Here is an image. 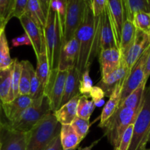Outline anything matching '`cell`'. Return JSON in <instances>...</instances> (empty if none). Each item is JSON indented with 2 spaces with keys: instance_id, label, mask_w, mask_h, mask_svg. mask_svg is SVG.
I'll list each match as a JSON object with an SVG mask.
<instances>
[{
  "instance_id": "obj_1",
  "label": "cell",
  "mask_w": 150,
  "mask_h": 150,
  "mask_svg": "<svg viewBox=\"0 0 150 150\" xmlns=\"http://www.w3.org/2000/svg\"><path fill=\"white\" fill-rule=\"evenodd\" d=\"M101 16L102 15L96 17L94 16L91 1H87L84 19L75 34L79 43L76 69L81 76L87 70H90L94 59L99 53Z\"/></svg>"
},
{
  "instance_id": "obj_2",
  "label": "cell",
  "mask_w": 150,
  "mask_h": 150,
  "mask_svg": "<svg viewBox=\"0 0 150 150\" xmlns=\"http://www.w3.org/2000/svg\"><path fill=\"white\" fill-rule=\"evenodd\" d=\"M44 41L50 71L58 68L60 51L63 47V31L57 12L49 4L45 27Z\"/></svg>"
},
{
  "instance_id": "obj_3",
  "label": "cell",
  "mask_w": 150,
  "mask_h": 150,
  "mask_svg": "<svg viewBox=\"0 0 150 150\" xmlns=\"http://www.w3.org/2000/svg\"><path fill=\"white\" fill-rule=\"evenodd\" d=\"M61 125L51 113L26 133V150H45L51 141L60 133Z\"/></svg>"
},
{
  "instance_id": "obj_4",
  "label": "cell",
  "mask_w": 150,
  "mask_h": 150,
  "mask_svg": "<svg viewBox=\"0 0 150 150\" xmlns=\"http://www.w3.org/2000/svg\"><path fill=\"white\" fill-rule=\"evenodd\" d=\"M140 109L141 107L139 109L119 107L106 122L99 126L104 129V136H107L114 150L117 149L126 129L131 124H134Z\"/></svg>"
},
{
  "instance_id": "obj_5",
  "label": "cell",
  "mask_w": 150,
  "mask_h": 150,
  "mask_svg": "<svg viewBox=\"0 0 150 150\" xmlns=\"http://www.w3.org/2000/svg\"><path fill=\"white\" fill-rule=\"evenodd\" d=\"M49 100L45 95L33 100L32 103L22 113L21 115L13 122H8L12 129L17 131L28 133L41 120L51 114Z\"/></svg>"
},
{
  "instance_id": "obj_6",
  "label": "cell",
  "mask_w": 150,
  "mask_h": 150,
  "mask_svg": "<svg viewBox=\"0 0 150 150\" xmlns=\"http://www.w3.org/2000/svg\"><path fill=\"white\" fill-rule=\"evenodd\" d=\"M150 131V84L146 87L141 109L134 122L133 135L128 150H145Z\"/></svg>"
},
{
  "instance_id": "obj_7",
  "label": "cell",
  "mask_w": 150,
  "mask_h": 150,
  "mask_svg": "<svg viewBox=\"0 0 150 150\" xmlns=\"http://www.w3.org/2000/svg\"><path fill=\"white\" fill-rule=\"evenodd\" d=\"M86 0H69L63 28V45L75 38V34L84 19Z\"/></svg>"
},
{
  "instance_id": "obj_8",
  "label": "cell",
  "mask_w": 150,
  "mask_h": 150,
  "mask_svg": "<svg viewBox=\"0 0 150 150\" xmlns=\"http://www.w3.org/2000/svg\"><path fill=\"white\" fill-rule=\"evenodd\" d=\"M68 73L69 70H60L58 69L51 70L49 73L44 95L49 100L52 113L60 108Z\"/></svg>"
},
{
  "instance_id": "obj_9",
  "label": "cell",
  "mask_w": 150,
  "mask_h": 150,
  "mask_svg": "<svg viewBox=\"0 0 150 150\" xmlns=\"http://www.w3.org/2000/svg\"><path fill=\"white\" fill-rule=\"evenodd\" d=\"M149 51L150 45L145 50L144 54L138 59V61L134 64V66L128 73L127 77L125 79L122 85L121 91L120 103L144 82L146 62Z\"/></svg>"
},
{
  "instance_id": "obj_10",
  "label": "cell",
  "mask_w": 150,
  "mask_h": 150,
  "mask_svg": "<svg viewBox=\"0 0 150 150\" xmlns=\"http://www.w3.org/2000/svg\"><path fill=\"white\" fill-rule=\"evenodd\" d=\"M1 150H26V133L17 131L3 122L0 131Z\"/></svg>"
},
{
  "instance_id": "obj_11",
  "label": "cell",
  "mask_w": 150,
  "mask_h": 150,
  "mask_svg": "<svg viewBox=\"0 0 150 150\" xmlns=\"http://www.w3.org/2000/svg\"><path fill=\"white\" fill-rule=\"evenodd\" d=\"M107 9L113 28V35L118 48L121 42V32L125 21L123 1L121 0H107Z\"/></svg>"
},
{
  "instance_id": "obj_12",
  "label": "cell",
  "mask_w": 150,
  "mask_h": 150,
  "mask_svg": "<svg viewBox=\"0 0 150 150\" xmlns=\"http://www.w3.org/2000/svg\"><path fill=\"white\" fill-rule=\"evenodd\" d=\"M129 72V70H128L126 64L122 59L120 67L107 76L101 78L100 81L96 86L101 88L104 91L105 96L110 98L117 86L124 83Z\"/></svg>"
},
{
  "instance_id": "obj_13",
  "label": "cell",
  "mask_w": 150,
  "mask_h": 150,
  "mask_svg": "<svg viewBox=\"0 0 150 150\" xmlns=\"http://www.w3.org/2000/svg\"><path fill=\"white\" fill-rule=\"evenodd\" d=\"M149 45L150 37L141 31L136 29V35L133 44L123 59L129 71Z\"/></svg>"
},
{
  "instance_id": "obj_14",
  "label": "cell",
  "mask_w": 150,
  "mask_h": 150,
  "mask_svg": "<svg viewBox=\"0 0 150 150\" xmlns=\"http://www.w3.org/2000/svg\"><path fill=\"white\" fill-rule=\"evenodd\" d=\"M49 0H28L25 14L44 32L49 9Z\"/></svg>"
},
{
  "instance_id": "obj_15",
  "label": "cell",
  "mask_w": 150,
  "mask_h": 150,
  "mask_svg": "<svg viewBox=\"0 0 150 150\" xmlns=\"http://www.w3.org/2000/svg\"><path fill=\"white\" fill-rule=\"evenodd\" d=\"M98 56L101 78L117 70L121 64V54L118 48L101 50Z\"/></svg>"
},
{
  "instance_id": "obj_16",
  "label": "cell",
  "mask_w": 150,
  "mask_h": 150,
  "mask_svg": "<svg viewBox=\"0 0 150 150\" xmlns=\"http://www.w3.org/2000/svg\"><path fill=\"white\" fill-rule=\"evenodd\" d=\"M19 21H20L22 27L24 29L25 33L28 35L30 39L32 46L37 58L41 54L43 47L45 45L44 32L26 14L20 18Z\"/></svg>"
},
{
  "instance_id": "obj_17",
  "label": "cell",
  "mask_w": 150,
  "mask_h": 150,
  "mask_svg": "<svg viewBox=\"0 0 150 150\" xmlns=\"http://www.w3.org/2000/svg\"><path fill=\"white\" fill-rule=\"evenodd\" d=\"M78 57L79 43L74 38L62 47L57 69L60 70H69L72 67H76Z\"/></svg>"
},
{
  "instance_id": "obj_18",
  "label": "cell",
  "mask_w": 150,
  "mask_h": 150,
  "mask_svg": "<svg viewBox=\"0 0 150 150\" xmlns=\"http://www.w3.org/2000/svg\"><path fill=\"white\" fill-rule=\"evenodd\" d=\"M32 102L33 100L29 95H19L11 102L1 103V108L9 122H13L21 115Z\"/></svg>"
},
{
  "instance_id": "obj_19",
  "label": "cell",
  "mask_w": 150,
  "mask_h": 150,
  "mask_svg": "<svg viewBox=\"0 0 150 150\" xmlns=\"http://www.w3.org/2000/svg\"><path fill=\"white\" fill-rule=\"evenodd\" d=\"M118 48L113 35V28L109 16L107 6L101 16V26L100 30L99 39V52L101 50L107 49V48Z\"/></svg>"
},
{
  "instance_id": "obj_20",
  "label": "cell",
  "mask_w": 150,
  "mask_h": 150,
  "mask_svg": "<svg viewBox=\"0 0 150 150\" xmlns=\"http://www.w3.org/2000/svg\"><path fill=\"white\" fill-rule=\"evenodd\" d=\"M80 79L81 75L76 67L69 69L67 78H66L64 92H63L60 107L64 104L67 103L75 97L80 95L79 89Z\"/></svg>"
},
{
  "instance_id": "obj_21",
  "label": "cell",
  "mask_w": 150,
  "mask_h": 150,
  "mask_svg": "<svg viewBox=\"0 0 150 150\" xmlns=\"http://www.w3.org/2000/svg\"><path fill=\"white\" fill-rule=\"evenodd\" d=\"M80 95L74 98L54 113L57 122L61 125H71L75 118L77 117V104Z\"/></svg>"
},
{
  "instance_id": "obj_22",
  "label": "cell",
  "mask_w": 150,
  "mask_h": 150,
  "mask_svg": "<svg viewBox=\"0 0 150 150\" xmlns=\"http://www.w3.org/2000/svg\"><path fill=\"white\" fill-rule=\"evenodd\" d=\"M123 4L125 20L131 22L137 13H150V0H124Z\"/></svg>"
},
{
  "instance_id": "obj_23",
  "label": "cell",
  "mask_w": 150,
  "mask_h": 150,
  "mask_svg": "<svg viewBox=\"0 0 150 150\" xmlns=\"http://www.w3.org/2000/svg\"><path fill=\"white\" fill-rule=\"evenodd\" d=\"M135 35H136V28L134 26L133 23L129 21L125 20L121 32L120 45H119V51L121 54L122 59L124 58L130 47L133 44Z\"/></svg>"
},
{
  "instance_id": "obj_24",
  "label": "cell",
  "mask_w": 150,
  "mask_h": 150,
  "mask_svg": "<svg viewBox=\"0 0 150 150\" xmlns=\"http://www.w3.org/2000/svg\"><path fill=\"white\" fill-rule=\"evenodd\" d=\"M122 85L123 83L117 86V87L115 89L112 95L110 96L108 101L104 105L101 116H100V123L99 126L106 122L117 110L120 103L121 91Z\"/></svg>"
},
{
  "instance_id": "obj_25",
  "label": "cell",
  "mask_w": 150,
  "mask_h": 150,
  "mask_svg": "<svg viewBox=\"0 0 150 150\" xmlns=\"http://www.w3.org/2000/svg\"><path fill=\"white\" fill-rule=\"evenodd\" d=\"M60 141L63 150L77 148L82 142L71 125H63L60 129Z\"/></svg>"
},
{
  "instance_id": "obj_26",
  "label": "cell",
  "mask_w": 150,
  "mask_h": 150,
  "mask_svg": "<svg viewBox=\"0 0 150 150\" xmlns=\"http://www.w3.org/2000/svg\"><path fill=\"white\" fill-rule=\"evenodd\" d=\"M37 77L39 80L41 86L44 89L46 85L49 76V64L48 58H47L46 45H44L41 51V54L37 57V67L35 70Z\"/></svg>"
},
{
  "instance_id": "obj_27",
  "label": "cell",
  "mask_w": 150,
  "mask_h": 150,
  "mask_svg": "<svg viewBox=\"0 0 150 150\" xmlns=\"http://www.w3.org/2000/svg\"><path fill=\"white\" fill-rule=\"evenodd\" d=\"M13 70V63L9 67L0 70V101L1 103L8 102Z\"/></svg>"
},
{
  "instance_id": "obj_28",
  "label": "cell",
  "mask_w": 150,
  "mask_h": 150,
  "mask_svg": "<svg viewBox=\"0 0 150 150\" xmlns=\"http://www.w3.org/2000/svg\"><path fill=\"white\" fill-rule=\"evenodd\" d=\"M146 83L143 82L136 89H135L130 95H128L119 104V107L131 108V109H139L141 103H142L144 91H145L146 89Z\"/></svg>"
},
{
  "instance_id": "obj_29",
  "label": "cell",
  "mask_w": 150,
  "mask_h": 150,
  "mask_svg": "<svg viewBox=\"0 0 150 150\" xmlns=\"http://www.w3.org/2000/svg\"><path fill=\"white\" fill-rule=\"evenodd\" d=\"M13 63L10 55V48L5 34V28L0 32V70L10 67Z\"/></svg>"
},
{
  "instance_id": "obj_30",
  "label": "cell",
  "mask_w": 150,
  "mask_h": 150,
  "mask_svg": "<svg viewBox=\"0 0 150 150\" xmlns=\"http://www.w3.org/2000/svg\"><path fill=\"white\" fill-rule=\"evenodd\" d=\"M21 63L17 58L13 59V70L12 75L11 87L9 95L8 102H11L19 96V83H20L21 73Z\"/></svg>"
},
{
  "instance_id": "obj_31",
  "label": "cell",
  "mask_w": 150,
  "mask_h": 150,
  "mask_svg": "<svg viewBox=\"0 0 150 150\" xmlns=\"http://www.w3.org/2000/svg\"><path fill=\"white\" fill-rule=\"evenodd\" d=\"M96 104L93 100H89L86 95H80L77 104V117L89 120L95 109Z\"/></svg>"
},
{
  "instance_id": "obj_32",
  "label": "cell",
  "mask_w": 150,
  "mask_h": 150,
  "mask_svg": "<svg viewBox=\"0 0 150 150\" xmlns=\"http://www.w3.org/2000/svg\"><path fill=\"white\" fill-rule=\"evenodd\" d=\"M21 63L20 83H19V95H29L30 91V73L29 71V62L23 60Z\"/></svg>"
},
{
  "instance_id": "obj_33",
  "label": "cell",
  "mask_w": 150,
  "mask_h": 150,
  "mask_svg": "<svg viewBox=\"0 0 150 150\" xmlns=\"http://www.w3.org/2000/svg\"><path fill=\"white\" fill-rule=\"evenodd\" d=\"M29 71L30 73V91L29 96L32 100H36L44 95V89L40 83L39 80L37 77L35 70H34L32 64H29Z\"/></svg>"
},
{
  "instance_id": "obj_34",
  "label": "cell",
  "mask_w": 150,
  "mask_h": 150,
  "mask_svg": "<svg viewBox=\"0 0 150 150\" xmlns=\"http://www.w3.org/2000/svg\"><path fill=\"white\" fill-rule=\"evenodd\" d=\"M132 23L136 29L141 31L150 37V13H137L134 17Z\"/></svg>"
},
{
  "instance_id": "obj_35",
  "label": "cell",
  "mask_w": 150,
  "mask_h": 150,
  "mask_svg": "<svg viewBox=\"0 0 150 150\" xmlns=\"http://www.w3.org/2000/svg\"><path fill=\"white\" fill-rule=\"evenodd\" d=\"M81 140H83L87 136L90 127V121L85 119L76 117L71 124Z\"/></svg>"
},
{
  "instance_id": "obj_36",
  "label": "cell",
  "mask_w": 150,
  "mask_h": 150,
  "mask_svg": "<svg viewBox=\"0 0 150 150\" xmlns=\"http://www.w3.org/2000/svg\"><path fill=\"white\" fill-rule=\"evenodd\" d=\"M67 3L68 0H51L50 5L51 7L57 12L58 15L59 20L62 28H64L65 19L66 16V11H67Z\"/></svg>"
},
{
  "instance_id": "obj_37",
  "label": "cell",
  "mask_w": 150,
  "mask_h": 150,
  "mask_svg": "<svg viewBox=\"0 0 150 150\" xmlns=\"http://www.w3.org/2000/svg\"><path fill=\"white\" fill-rule=\"evenodd\" d=\"M15 0H0V18L7 25L12 18V12Z\"/></svg>"
},
{
  "instance_id": "obj_38",
  "label": "cell",
  "mask_w": 150,
  "mask_h": 150,
  "mask_svg": "<svg viewBox=\"0 0 150 150\" xmlns=\"http://www.w3.org/2000/svg\"><path fill=\"white\" fill-rule=\"evenodd\" d=\"M90 70H87L81 76L79 81V93L81 95H89L91 89L93 88V81L89 75Z\"/></svg>"
},
{
  "instance_id": "obj_39",
  "label": "cell",
  "mask_w": 150,
  "mask_h": 150,
  "mask_svg": "<svg viewBox=\"0 0 150 150\" xmlns=\"http://www.w3.org/2000/svg\"><path fill=\"white\" fill-rule=\"evenodd\" d=\"M134 124H131L126 129L125 132L122 136L119 144L117 149L115 150H128L130 146L131 142H132V135H133Z\"/></svg>"
},
{
  "instance_id": "obj_40",
  "label": "cell",
  "mask_w": 150,
  "mask_h": 150,
  "mask_svg": "<svg viewBox=\"0 0 150 150\" xmlns=\"http://www.w3.org/2000/svg\"><path fill=\"white\" fill-rule=\"evenodd\" d=\"M27 2V0H15L11 17H16L19 19L21 18L26 13Z\"/></svg>"
},
{
  "instance_id": "obj_41",
  "label": "cell",
  "mask_w": 150,
  "mask_h": 150,
  "mask_svg": "<svg viewBox=\"0 0 150 150\" xmlns=\"http://www.w3.org/2000/svg\"><path fill=\"white\" fill-rule=\"evenodd\" d=\"M107 0H93L91 1V6L94 16H100L103 14L107 6Z\"/></svg>"
},
{
  "instance_id": "obj_42",
  "label": "cell",
  "mask_w": 150,
  "mask_h": 150,
  "mask_svg": "<svg viewBox=\"0 0 150 150\" xmlns=\"http://www.w3.org/2000/svg\"><path fill=\"white\" fill-rule=\"evenodd\" d=\"M89 96L92 98L93 102L96 105L99 101H101L104 98L105 95H104V91L101 88L97 86H93L91 92H90Z\"/></svg>"
},
{
  "instance_id": "obj_43",
  "label": "cell",
  "mask_w": 150,
  "mask_h": 150,
  "mask_svg": "<svg viewBox=\"0 0 150 150\" xmlns=\"http://www.w3.org/2000/svg\"><path fill=\"white\" fill-rule=\"evenodd\" d=\"M21 45H32L30 39L25 32L21 36L15 38L12 40V46L19 47Z\"/></svg>"
},
{
  "instance_id": "obj_44",
  "label": "cell",
  "mask_w": 150,
  "mask_h": 150,
  "mask_svg": "<svg viewBox=\"0 0 150 150\" xmlns=\"http://www.w3.org/2000/svg\"><path fill=\"white\" fill-rule=\"evenodd\" d=\"M45 150H63V146L61 144L60 134L57 135L49 144L48 146L46 148Z\"/></svg>"
},
{
  "instance_id": "obj_45",
  "label": "cell",
  "mask_w": 150,
  "mask_h": 150,
  "mask_svg": "<svg viewBox=\"0 0 150 150\" xmlns=\"http://www.w3.org/2000/svg\"><path fill=\"white\" fill-rule=\"evenodd\" d=\"M149 76H150V51H149V54L148 58H147L146 62L145 71H144V82L147 83V81H148Z\"/></svg>"
},
{
  "instance_id": "obj_46",
  "label": "cell",
  "mask_w": 150,
  "mask_h": 150,
  "mask_svg": "<svg viewBox=\"0 0 150 150\" xmlns=\"http://www.w3.org/2000/svg\"><path fill=\"white\" fill-rule=\"evenodd\" d=\"M99 142V140L96 141L95 142H94V143L91 144L90 145V146H86V147H84V148H82V147H79V148H78V150H91V149H93V147H94V146H95V145L96 144L98 143Z\"/></svg>"
},
{
  "instance_id": "obj_47",
  "label": "cell",
  "mask_w": 150,
  "mask_h": 150,
  "mask_svg": "<svg viewBox=\"0 0 150 150\" xmlns=\"http://www.w3.org/2000/svg\"><path fill=\"white\" fill-rule=\"evenodd\" d=\"M2 108H1V102L0 101V131H1V127H2Z\"/></svg>"
},
{
  "instance_id": "obj_48",
  "label": "cell",
  "mask_w": 150,
  "mask_h": 150,
  "mask_svg": "<svg viewBox=\"0 0 150 150\" xmlns=\"http://www.w3.org/2000/svg\"><path fill=\"white\" fill-rule=\"evenodd\" d=\"M5 26H6V25L4 24V21H3L0 18V32H1V29H2L3 28H5Z\"/></svg>"
},
{
  "instance_id": "obj_49",
  "label": "cell",
  "mask_w": 150,
  "mask_h": 150,
  "mask_svg": "<svg viewBox=\"0 0 150 150\" xmlns=\"http://www.w3.org/2000/svg\"><path fill=\"white\" fill-rule=\"evenodd\" d=\"M149 142H150V131H149V136H148V143Z\"/></svg>"
},
{
  "instance_id": "obj_50",
  "label": "cell",
  "mask_w": 150,
  "mask_h": 150,
  "mask_svg": "<svg viewBox=\"0 0 150 150\" xmlns=\"http://www.w3.org/2000/svg\"><path fill=\"white\" fill-rule=\"evenodd\" d=\"M0 150H1V143H0Z\"/></svg>"
},
{
  "instance_id": "obj_51",
  "label": "cell",
  "mask_w": 150,
  "mask_h": 150,
  "mask_svg": "<svg viewBox=\"0 0 150 150\" xmlns=\"http://www.w3.org/2000/svg\"><path fill=\"white\" fill-rule=\"evenodd\" d=\"M145 150H150V149H146Z\"/></svg>"
}]
</instances>
